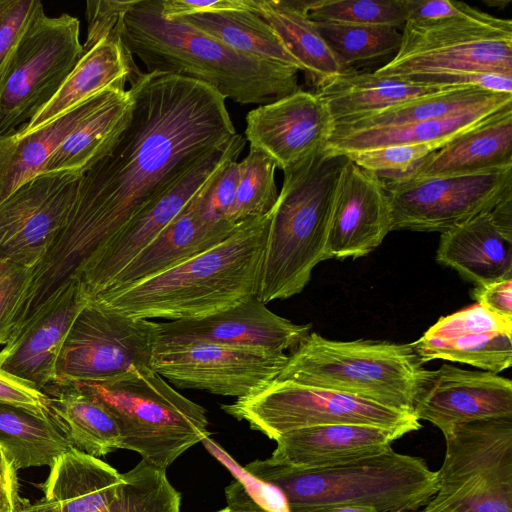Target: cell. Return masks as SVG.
Here are the masks:
<instances>
[{"instance_id":"obj_51","label":"cell","mask_w":512,"mask_h":512,"mask_svg":"<svg viewBox=\"0 0 512 512\" xmlns=\"http://www.w3.org/2000/svg\"><path fill=\"white\" fill-rule=\"evenodd\" d=\"M472 296L490 312L512 319V278L475 286Z\"/></svg>"},{"instance_id":"obj_41","label":"cell","mask_w":512,"mask_h":512,"mask_svg":"<svg viewBox=\"0 0 512 512\" xmlns=\"http://www.w3.org/2000/svg\"><path fill=\"white\" fill-rule=\"evenodd\" d=\"M312 21L353 25L403 27V0H317L308 1Z\"/></svg>"},{"instance_id":"obj_20","label":"cell","mask_w":512,"mask_h":512,"mask_svg":"<svg viewBox=\"0 0 512 512\" xmlns=\"http://www.w3.org/2000/svg\"><path fill=\"white\" fill-rule=\"evenodd\" d=\"M389 232L391 210L383 180L347 157L334 198L326 260L368 255Z\"/></svg>"},{"instance_id":"obj_2","label":"cell","mask_w":512,"mask_h":512,"mask_svg":"<svg viewBox=\"0 0 512 512\" xmlns=\"http://www.w3.org/2000/svg\"><path fill=\"white\" fill-rule=\"evenodd\" d=\"M115 30L147 73L204 83L240 105L268 104L299 90L297 68L239 53L180 18L167 20L160 0H135Z\"/></svg>"},{"instance_id":"obj_56","label":"cell","mask_w":512,"mask_h":512,"mask_svg":"<svg viewBox=\"0 0 512 512\" xmlns=\"http://www.w3.org/2000/svg\"><path fill=\"white\" fill-rule=\"evenodd\" d=\"M19 512H45L39 509L35 504L25 502Z\"/></svg>"},{"instance_id":"obj_4","label":"cell","mask_w":512,"mask_h":512,"mask_svg":"<svg viewBox=\"0 0 512 512\" xmlns=\"http://www.w3.org/2000/svg\"><path fill=\"white\" fill-rule=\"evenodd\" d=\"M346 161L345 155L322 148L283 171L257 295L264 304L301 293L315 266L326 260L334 198Z\"/></svg>"},{"instance_id":"obj_26","label":"cell","mask_w":512,"mask_h":512,"mask_svg":"<svg viewBox=\"0 0 512 512\" xmlns=\"http://www.w3.org/2000/svg\"><path fill=\"white\" fill-rule=\"evenodd\" d=\"M140 73L114 28L83 53L53 98L17 132L24 134L42 127L103 90L125 89L126 82Z\"/></svg>"},{"instance_id":"obj_12","label":"cell","mask_w":512,"mask_h":512,"mask_svg":"<svg viewBox=\"0 0 512 512\" xmlns=\"http://www.w3.org/2000/svg\"><path fill=\"white\" fill-rule=\"evenodd\" d=\"M158 332L157 322L87 299L61 348L53 384L104 382L132 366H150Z\"/></svg>"},{"instance_id":"obj_55","label":"cell","mask_w":512,"mask_h":512,"mask_svg":"<svg viewBox=\"0 0 512 512\" xmlns=\"http://www.w3.org/2000/svg\"><path fill=\"white\" fill-rule=\"evenodd\" d=\"M422 512H453L447 508H444L442 506H439L435 503H433L431 500L426 504L425 508L422 510Z\"/></svg>"},{"instance_id":"obj_54","label":"cell","mask_w":512,"mask_h":512,"mask_svg":"<svg viewBox=\"0 0 512 512\" xmlns=\"http://www.w3.org/2000/svg\"><path fill=\"white\" fill-rule=\"evenodd\" d=\"M311 512H377V510L370 506L342 505L319 509Z\"/></svg>"},{"instance_id":"obj_7","label":"cell","mask_w":512,"mask_h":512,"mask_svg":"<svg viewBox=\"0 0 512 512\" xmlns=\"http://www.w3.org/2000/svg\"><path fill=\"white\" fill-rule=\"evenodd\" d=\"M116 420L121 449L166 470L209 433L206 410L177 392L150 366L135 365L104 382L74 384Z\"/></svg>"},{"instance_id":"obj_29","label":"cell","mask_w":512,"mask_h":512,"mask_svg":"<svg viewBox=\"0 0 512 512\" xmlns=\"http://www.w3.org/2000/svg\"><path fill=\"white\" fill-rule=\"evenodd\" d=\"M511 106L512 94H506L493 101L436 119L359 130L333 128L325 148L338 154L392 145L424 144L439 149L462 132Z\"/></svg>"},{"instance_id":"obj_45","label":"cell","mask_w":512,"mask_h":512,"mask_svg":"<svg viewBox=\"0 0 512 512\" xmlns=\"http://www.w3.org/2000/svg\"><path fill=\"white\" fill-rule=\"evenodd\" d=\"M30 277L31 268L0 261V345H5L13 334Z\"/></svg>"},{"instance_id":"obj_34","label":"cell","mask_w":512,"mask_h":512,"mask_svg":"<svg viewBox=\"0 0 512 512\" xmlns=\"http://www.w3.org/2000/svg\"><path fill=\"white\" fill-rule=\"evenodd\" d=\"M42 391L72 447L97 458L121 449L120 429L112 414L78 386L51 384Z\"/></svg>"},{"instance_id":"obj_50","label":"cell","mask_w":512,"mask_h":512,"mask_svg":"<svg viewBox=\"0 0 512 512\" xmlns=\"http://www.w3.org/2000/svg\"><path fill=\"white\" fill-rule=\"evenodd\" d=\"M226 10H250L254 12L253 0H160L161 15L167 20Z\"/></svg>"},{"instance_id":"obj_11","label":"cell","mask_w":512,"mask_h":512,"mask_svg":"<svg viewBox=\"0 0 512 512\" xmlns=\"http://www.w3.org/2000/svg\"><path fill=\"white\" fill-rule=\"evenodd\" d=\"M80 23L63 13L37 19L0 78V138L17 131L53 98L83 55Z\"/></svg>"},{"instance_id":"obj_15","label":"cell","mask_w":512,"mask_h":512,"mask_svg":"<svg viewBox=\"0 0 512 512\" xmlns=\"http://www.w3.org/2000/svg\"><path fill=\"white\" fill-rule=\"evenodd\" d=\"M287 359L285 353L206 342L157 343L150 367L178 387L238 399L271 383Z\"/></svg>"},{"instance_id":"obj_43","label":"cell","mask_w":512,"mask_h":512,"mask_svg":"<svg viewBox=\"0 0 512 512\" xmlns=\"http://www.w3.org/2000/svg\"><path fill=\"white\" fill-rule=\"evenodd\" d=\"M43 15L39 0H0V78L24 34Z\"/></svg>"},{"instance_id":"obj_5","label":"cell","mask_w":512,"mask_h":512,"mask_svg":"<svg viewBox=\"0 0 512 512\" xmlns=\"http://www.w3.org/2000/svg\"><path fill=\"white\" fill-rule=\"evenodd\" d=\"M259 480L277 487L290 512L333 506H370L377 512H411L436 494V472L421 458L389 448L383 453L325 468H300L273 460L244 467Z\"/></svg>"},{"instance_id":"obj_31","label":"cell","mask_w":512,"mask_h":512,"mask_svg":"<svg viewBox=\"0 0 512 512\" xmlns=\"http://www.w3.org/2000/svg\"><path fill=\"white\" fill-rule=\"evenodd\" d=\"M260 15L297 59L316 89L349 73L338 61L307 12L308 1L253 0Z\"/></svg>"},{"instance_id":"obj_46","label":"cell","mask_w":512,"mask_h":512,"mask_svg":"<svg viewBox=\"0 0 512 512\" xmlns=\"http://www.w3.org/2000/svg\"><path fill=\"white\" fill-rule=\"evenodd\" d=\"M206 449L223 463L246 492L258 505L268 512H290L283 493L275 486L265 483L236 463L217 443L207 436L202 440Z\"/></svg>"},{"instance_id":"obj_47","label":"cell","mask_w":512,"mask_h":512,"mask_svg":"<svg viewBox=\"0 0 512 512\" xmlns=\"http://www.w3.org/2000/svg\"><path fill=\"white\" fill-rule=\"evenodd\" d=\"M134 2L135 0L87 1L86 17L88 28L86 41L82 45L83 53L106 38L114 30L122 15L131 8Z\"/></svg>"},{"instance_id":"obj_44","label":"cell","mask_w":512,"mask_h":512,"mask_svg":"<svg viewBox=\"0 0 512 512\" xmlns=\"http://www.w3.org/2000/svg\"><path fill=\"white\" fill-rule=\"evenodd\" d=\"M239 181V162L229 160L204 185L200 200V217L211 225L227 221Z\"/></svg>"},{"instance_id":"obj_35","label":"cell","mask_w":512,"mask_h":512,"mask_svg":"<svg viewBox=\"0 0 512 512\" xmlns=\"http://www.w3.org/2000/svg\"><path fill=\"white\" fill-rule=\"evenodd\" d=\"M0 446L17 469L49 466L71 444L52 415L0 403Z\"/></svg>"},{"instance_id":"obj_25","label":"cell","mask_w":512,"mask_h":512,"mask_svg":"<svg viewBox=\"0 0 512 512\" xmlns=\"http://www.w3.org/2000/svg\"><path fill=\"white\" fill-rule=\"evenodd\" d=\"M203 187L104 291L118 289L168 270L215 246L234 232L240 223L225 221L211 225L201 219L199 208Z\"/></svg>"},{"instance_id":"obj_13","label":"cell","mask_w":512,"mask_h":512,"mask_svg":"<svg viewBox=\"0 0 512 512\" xmlns=\"http://www.w3.org/2000/svg\"><path fill=\"white\" fill-rule=\"evenodd\" d=\"M383 180L391 231L444 232L490 212L512 195V168L475 174Z\"/></svg>"},{"instance_id":"obj_40","label":"cell","mask_w":512,"mask_h":512,"mask_svg":"<svg viewBox=\"0 0 512 512\" xmlns=\"http://www.w3.org/2000/svg\"><path fill=\"white\" fill-rule=\"evenodd\" d=\"M275 161L264 151L250 147L239 162V181L234 202L226 220L239 224L272 211L278 198Z\"/></svg>"},{"instance_id":"obj_53","label":"cell","mask_w":512,"mask_h":512,"mask_svg":"<svg viewBox=\"0 0 512 512\" xmlns=\"http://www.w3.org/2000/svg\"><path fill=\"white\" fill-rule=\"evenodd\" d=\"M226 499L227 507L216 512H268L250 497L237 480L226 488Z\"/></svg>"},{"instance_id":"obj_21","label":"cell","mask_w":512,"mask_h":512,"mask_svg":"<svg viewBox=\"0 0 512 512\" xmlns=\"http://www.w3.org/2000/svg\"><path fill=\"white\" fill-rule=\"evenodd\" d=\"M410 344L423 363L441 359L498 374L512 364V319L475 304L439 318Z\"/></svg>"},{"instance_id":"obj_24","label":"cell","mask_w":512,"mask_h":512,"mask_svg":"<svg viewBox=\"0 0 512 512\" xmlns=\"http://www.w3.org/2000/svg\"><path fill=\"white\" fill-rule=\"evenodd\" d=\"M506 168H512V106L462 132L397 178L466 175Z\"/></svg>"},{"instance_id":"obj_3","label":"cell","mask_w":512,"mask_h":512,"mask_svg":"<svg viewBox=\"0 0 512 512\" xmlns=\"http://www.w3.org/2000/svg\"><path fill=\"white\" fill-rule=\"evenodd\" d=\"M270 219L271 212L247 219L206 251L88 300L148 320L199 319L229 309L258 295Z\"/></svg>"},{"instance_id":"obj_49","label":"cell","mask_w":512,"mask_h":512,"mask_svg":"<svg viewBox=\"0 0 512 512\" xmlns=\"http://www.w3.org/2000/svg\"><path fill=\"white\" fill-rule=\"evenodd\" d=\"M406 22L425 25L462 17L473 7L450 0H403Z\"/></svg>"},{"instance_id":"obj_10","label":"cell","mask_w":512,"mask_h":512,"mask_svg":"<svg viewBox=\"0 0 512 512\" xmlns=\"http://www.w3.org/2000/svg\"><path fill=\"white\" fill-rule=\"evenodd\" d=\"M221 408L272 440L293 430L331 424L379 426L401 436L421 427L413 413L288 380L274 379L261 390Z\"/></svg>"},{"instance_id":"obj_6","label":"cell","mask_w":512,"mask_h":512,"mask_svg":"<svg viewBox=\"0 0 512 512\" xmlns=\"http://www.w3.org/2000/svg\"><path fill=\"white\" fill-rule=\"evenodd\" d=\"M423 364L411 344L339 341L310 332L291 350L275 379L345 393L414 414L433 372Z\"/></svg>"},{"instance_id":"obj_37","label":"cell","mask_w":512,"mask_h":512,"mask_svg":"<svg viewBox=\"0 0 512 512\" xmlns=\"http://www.w3.org/2000/svg\"><path fill=\"white\" fill-rule=\"evenodd\" d=\"M506 94L479 87H453L445 91L422 96L382 111L335 123L334 129L359 130L392 127L441 118L498 99Z\"/></svg>"},{"instance_id":"obj_8","label":"cell","mask_w":512,"mask_h":512,"mask_svg":"<svg viewBox=\"0 0 512 512\" xmlns=\"http://www.w3.org/2000/svg\"><path fill=\"white\" fill-rule=\"evenodd\" d=\"M373 73L390 78L453 73L512 78V21L473 8L441 22H405L398 51Z\"/></svg>"},{"instance_id":"obj_33","label":"cell","mask_w":512,"mask_h":512,"mask_svg":"<svg viewBox=\"0 0 512 512\" xmlns=\"http://www.w3.org/2000/svg\"><path fill=\"white\" fill-rule=\"evenodd\" d=\"M133 107L129 90L115 88L53 152L42 173L71 171L83 174L110 147L127 125Z\"/></svg>"},{"instance_id":"obj_17","label":"cell","mask_w":512,"mask_h":512,"mask_svg":"<svg viewBox=\"0 0 512 512\" xmlns=\"http://www.w3.org/2000/svg\"><path fill=\"white\" fill-rule=\"evenodd\" d=\"M333 128L334 120L323 100L299 89L250 110L245 137L250 147L264 151L285 171L325 148Z\"/></svg>"},{"instance_id":"obj_23","label":"cell","mask_w":512,"mask_h":512,"mask_svg":"<svg viewBox=\"0 0 512 512\" xmlns=\"http://www.w3.org/2000/svg\"><path fill=\"white\" fill-rule=\"evenodd\" d=\"M400 437L396 431L365 424L306 427L279 436L271 458L300 468L332 467L383 453Z\"/></svg>"},{"instance_id":"obj_27","label":"cell","mask_w":512,"mask_h":512,"mask_svg":"<svg viewBox=\"0 0 512 512\" xmlns=\"http://www.w3.org/2000/svg\"><path fill=\"white\" fill-rule=\"evenodd\" d=\"M436 260L475 286L512 278V236L484 212L442 232Z\"/></svg>"},{"instance_id":"obj_28","label":"cell","mask_w":512,"mask_h":512,"mask_svg":"<svg viewBox=\"0 0 512 512\" xmlns=\"http://www.w3.org/2000/svg\"><path fill=\"white\" fill-rule=\"evenodd\" d=\"M44 498L34 503L45 512H99L113 500L122 474L97 457L74 447L50 467Z\"/></svg>"},{"instance_id":"obj_52","label":"cell","mask_w":512,"mask_h":512,"mask_svg":"<svg viewBox=\"0 0 512 512\" xmlns=\"http://www.w3.org/2000/svg\"><path fill=\"white\" fill-rule=\"evenodd\" d=\"M17 467L0 446V512H19L26 500L19 497Z\"/></svg>"},{"instance_id":"obj_48","label":"cell","mask_w":512,"mask_h":512,"mask_svg":"<svg viewBox=\"0 0 512 512\" xmlns=\"http://www.w3.org/2000/svg\"><path fill=\"white\" fill-rule=\"evenodd\" d=\"M0 403L51 415L49 397L34 384L0 368Z\"/></svg>"},{"instance_id":"obj_19","label":"cell","mask_w":512,"mask_h":512,"mask_svg":"<svg viewBox=\"0 0 512 512\" xmlns=\"http://www.w3.org/2000/svg\"><path fill=\"white\" fill-rule=\"evenodd\" d=\"M86 303L79 281L61 286L14 331L0 351V368L40 390L53 384L61 348Z\"/></svg>"},{"instance_id":"obj_58","label":"cell","mask_w":512,"mask_h":512,"mask_svg":"<svg viewBox=\"0 0 512 512\" xmlns=\"http://www.w3.org/2000/svg\"><path fill=\"white\" fill-rule=\"evenodd\" d=\"M411 512H422V511H411Z\"/></svg>"},{"instance_id":"obj_38","label":"cell","mask_w":512,"mask_h":512,"mask_svg":"<svg viewBox=\"0 0 512 512\" xmlns=\"http://www.w3.org/2000/svg\"><path fill=\"white\" fill-rule=\"evenodd\" d=\"M314 23L347 71H354L353 65L357 62L395 55L401 44L402 32L391 26Z\"/></svg>"},{"instance_id":"obj_9","label":"cell","mask_w":512,"mask_h":512,"mask_svg":"<svg viewBox=\"0 0 512 512\" xmlns=\"http://www.w3.org/2000/svg\"><path fill=\"white\" fill-rule=\"evenodd\" d=\"M431 501L453 512H512V416L455 425Z\"/></svg>"},{"instance_id":"obj_14","label":"cell","mask_w":512,"mask_h":512,"mask_svg":"<svg viewBox=\"0 0 512 512\" xmlns=\"http://www.w3.org/2000/svg\"><path fill=\"white\" fill-rule=\"evenodd\" d=\"M246 139L234 135L218 147L177 184L155 199L102 245L82 266L75 280L91 298L103 292L112 280L150 244L184 209L208 180L229 160H237Z\"/></svg>"},{"instance_id":"obj_22","label":"cell","mask_w":512,"mask_h":512,"mask_svg":"<svg viewBox=\"0 0 512 512\" xmlns=\"http://www.w3.org/2000/svg\"><path fill=\"white\" fill-rule=\"evenodd\" d=\"M414 414L442 433L466 422L511 417L512 382L497 373L443 364L433 370Z\"/></svg>"},{"instance_id":"obj_39","label":"cell","mask_w":512,"mask_h":512,"mask_svg":"<svg viewBox=\"0 0 512 512\" xmlns=\"http://www.w3.org/2000/svg\"><path fill=\"white\" fill-rule=\"evenodd\" d=\"M166 470L141 460L122 474V482L106 512H181L180 493Z\"/></svg>"},{"instance_id":"obj_57","label":"cell","mask_w":512,"mask_h":512,"mask_svg":"<svg viewBox=\"0 0 512 512\" xmlns=\"http://www.w3.org/2000/svg\"><path fill=\"white\" fill-rule=\"evenodd\" d=\"M99 512H106V511H105V509H104V510H102V511H99Z\"/></svg>"},{"instance_id":"obj_30","label":"cell","mask_w":512,"mask_h":512,"mask_svg":"<svg viewBox=\"0 0 512 512\" xmlns=\"http://www.w3.org/2000/svg\"><path fill=\"white\" fill-rule=\"evenodd\" d=\"M115 88L103 90L30 132L0 138V203L41 174L53 152Z\"/></svg>"},{"instance_id":"obj_1","label":"cell","mask_w":512,"mask_h":512,"mask_svg":"<svg viewBox=\"0 0 512 512\" xmlns=\"http://www.w3.org/2000/svg\"><path fill=\"white\" fill-rule=\"evenodd\" d=\"M129 121L82 175L68 221L31 269L24 309L33 313L142 209L236 135L225 98L210 86L140 73L128 89Z\"/></svg>"},{"instance_id":"obj_42","label":"cell","mask_w":512,"mask_h":512,"mask_svg":"<svg viewBox=\"0 0 512 512\" xmlns=\"http://www.w3.org/2000/svg\"><path fill=\"white\" fill-rule=\"evenodd\" d=\"M430 145H392L343 154L359 167L381 179L390 180L411 171L423 158L436 151Z\"/></svg>"},{"instance_id":"obj_32","label":"cell","mask_w":512,"mask_h":512,"mask_svg":"<svg viewBox=\"0 0 512 512\" xmlns=\"http://www.w3.org/2000/svg\"><path fill=\"white\" fill-rule=\"evenodd\" d=\"M450 88L453 87L419 84L354 70L321 86L315 93L327 106L335 124Z\"/></svg>"},{"instance_id":"obj_18","label":"cell","mask_w":512,"mask_h":512,"mask_svg":"<svg viewBox=\"0 0 512 512\" xmlns=\"http://www.w3.org/2000/svg\"><path fill=\"white\" fill-rule=\"evenodd\" d=\"M311 328V324H296L275 314L253 296L204 318L159 323L157 343L206 342L285 353Z\"/></svg>"},{"instance_id":"obj_16","label":"cell","mask_w":512,"mask_h":512,"mask_svg":"<svg viewBox=\"0 0 512 512\" xmlns=\"http://www.w3.org/2000/svg\"><path fill=\"white\" fill-rule=\"evenodd\" d=\"M81 174L41 173L0 203V261L33 268L65 227Z\"/></svg>"},{"instance_id":"obj_36","label":"cell","mask_w":512,"mask_h":512,"mask_svg":"<svg viewBox=\"0 0 512 512\" xmlns=\"http://www.w3.org/2000/svg\"><path fill=\"white\" fill-rule=\"evenodd\" d=\"M180 19L239 53L302 71L300 63L273 28L253 11L226 10L199 13Z\"/></svg>"}]
</instances>
